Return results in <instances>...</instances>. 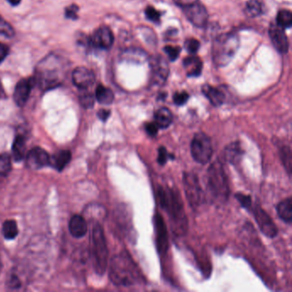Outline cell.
<instances>
[{
    "instance_id": "1",
    "label": "cell",
    "mask_w": 292,
    "mask_h": 292,
    "mask_svg": "<svg viewBox=\"0 0 292 292\" xmlns=\"http://www.w3.org/2000/svg\"><path fill=\"white\" fill-rule=\"evenodd\" d=\"M158 199L161 207L171 218V228L177 236H183L188 230V220L184 212L181 197L177 189L171 188L158 189Z\"/></svg>"
},
{
    "instance_id": "35",
    "label": "cell",
    "mask_w": 292,
    "mask_h": 292,
    "mask_svg": "<svg viewBox=\"0 0 292 292\" xmlns=\"http://www.w3.org/2000/svg\"><path fill=\"white\" fill-rule=\"evenodd\" d=\"M236 199L240 202L241 206L244 207L247 210H251L252 208V200L249 196L243 194V193H238L235 196Z\"/></svg>"
},
{
    "instance_id": "25",
    "label": "cell",
    "mask_w": 292,
    "mask_h": 292,
    "mask_svg": "<svg viewBox=\"0 0 292 292\" xmlns=\"http://www.w3.org/2000/svg\"><path fill=\"white\" fill-rule=\"evenodd\" d=\"M26 138L24 135H17L15 138L12 146V153H13L14 160L18 162L24 160L26 153Z\"/></svg>"
},
{
    "instance_id": "31",
    "label": "cell",
    "mask_w": 292,
    "mask_h": 292,
    "mask_svg": "<svg viewBox=\"0 0 292 292\" xmlns=\"http://www.w3.org/2000/svg\"><path fill=\"white\" fill-rule=\"evenodd\" d=\"M11 159L10 155L0 154V177H6L11 171Z\"/></svg>"
},
{
    "instance_id": "34",
    "label": "cell",
    "mask_w": 292,
    "mask_h": 292,
    "mask_svg": "<svg viewBox=\"0 0 292 292\" xmlns=\"http://www.w3.org/2000/svg\"><path fill=\"white\" fill-rule=\"evenodd\" d=\"M184 47L187 52H189L190 54H196L200 48V42L194 38H189L185 41Z\"/></svg>"
},
{
    "instance_id": "15",
    "label": "cell",
    "mask_w": 292,
    "mask_h": 292,
    "mask_svg": "<svg viewBox=\"0 0 292 292\" xmlns=\"http://www.w3.org/2000/svg\"><path fill=\"white\" fill-rule=\"evenodd\" d=\"M34 83L35 80L34 78L22 79L19 81L14 91V101L17 106H24L26 104Z\"/></svg>"
},
{
    "instance_id": "27",
    "label": "cell",
    "mask_w": 292,
    "mask_h": 292,
    "mask_svg": "<svg viewBox=\"0 0 292 292\" xmlns=\"http://www.w3.org/2000/svg\"><path fill=\"white\" fill-rule=\"evenodd\" d=\"M3 235L6 239L12 240L18 235V228L15 220H6L3 224Z\"/></svg>"
},
{
    "instance_id": "2",
    "label": "cell",
    "mask_w": 292,
    "mask_h": 292,
    "mask_svg": "<svg viewBox=\"0 0 292 292\" xmlns=\"http://www.w3.org/2000/svg\"><path fill=\"white\" fill-rule=\"evenodd\" d=\"M109 277L116 286H133L142 281L139 269L126 252H122L111 258Z\"/></svg>"
},
{
    "instance_id": "4",
    "label": "cell",
    "mask_w": 292,
    "mask_h": 292,
    "mask_svg": "<svg viewBox=\"0 0 292 292\" xmlns=\"http://www.w3.org/2000/svg\"><path fill=\"white\" fill-rule=\"evenodd\" d=\"M207 188L210 194L219 202H225L230 196V186L223 164L219 160L207 171Z\"/></svg>"
},
{
    "instance_id": "48",
    "label": "cell",
    "mask_w": 292,
    "mask_h": 292,
    "mask_svg": "<svg viewBox=\"0 0 292 292\" xmlns=\"http://www.w3.org/2000/svg\"><path fill=\"white\" fill-rule=\"evenodd\" d=\"M1 268H2V262H1V259H0V271H1Z\"/></svg>"
},
{
    "instance_id": "47",
    "label": "cell",
    "mask_w": 292,
    "mask_h": 292,
    "mask_svg": "<svg viewBox=\"0 0 292 292\" xmlns=\"http://www.w3.org/2000/svg\"><path fill=\"white\" fill-rule=\"evenodd\" d=\"M4 96H5V91H4L2 83H1V82H0V99L3 98Z\"/></svg>"
},
{
    "instance_id": "32",
    "label": "cell",
    "mask_w": 292,
    "mask_h": 292,
    "mask_svg": "<svg viewBox=\"0 0 292 292\" xmlns=\"http://www.w3.org/2000/svg\"><path fill=\"white\" fill-rule=\"evenodd\" d=\"M82 93H80L81 105L84 108H92L94 105V97L93 94L88 92V89H81Z\"/></svg>"
},
{
    "instance_id": "18",
    "label": "cell",
    "mask_w": 292,
    "mask_h": 292,
    "mask_svg": "<svg viewBox=\"0 0 292 292\" xmlns=\"http://www.w3.org/2000/svg\"><path fill=\"white\" fill-rule=\"evenodd\" d=\"M69 229L74 238H83L88 231V224L81 215H74L69 223Z\"/></svg>"
},
{
    "instance_id": "41",
    "label": "cell",
    "mask_w": 292,
    "mask_h": 292,
    "mask_svg": "<svg viewBox=\"0 0 292 292\" xmlns=\"http://www.w3.org/2000/svg\"><path fill=\"white\" fill-rule=\"evenodd\" d=\"M145 130L150 137H155L158 134L159 127L155 123H148L145 125Z\"/></svg>"
},
{
    "instance_id": "5",
    "label": "cell",
    "mask_w": 292,
    "mask_h": 292,
    "mask_svg": "<svg viewBox=\"0 0 292 292\" xmlns=\"http://www.w3.org/2000/svg\"><path fill=\"white\" fill-rule=\"evenodd\" d=\"M239 37L233 33L222 34L212 44V59L215 65L223 67L232 60L239 47Z\"/></svg>"
},
{
    "instance_id": "30",
    "label": "cell",
    "mask_w": 292,
    "mask_h": 292,
    "mask_svg": "<svg viewBox=\"0 0 292 292\" xmlns=\"http://www.w3.org/2000/svg\"><path fill=\"white\" fill-rule=\"evenodd\" d=\"M280 157L284 164V168L286 169L289 175L291 174V150L289 146H284L280 149Z\"/></svg>"
},
{
    "instance_id": "24",
    "label": "cell",
    "mask_w": 292,
    "mask_h": 292,
    "mask_svg": "<svg viewBox=\"0 0 292 292\" xmlns=\"http://www.w3.org/2000/svg\"><path fill=\"white\" fill-rule=\"evenodd\" d=\"M71 161V153L69 150L60 151L52 157V161L50 163H52V166L59 171H61L65 168V166L70 163Z\"/></svg>"
},
{
    "instance_id": "39",
    "label": "cell",
    "mask_w": 292,
    "mask_h": 292,
    "mask_svg": "<svg viewBox=\"0 0 292 292\" xmlns=\"http://www.w3.org/2000/svg\"><path fill=\"white\" fill-rule=\"evenodd\" d=\"M189 98V93L185 91H183L180 93H176L173 95L174 103L176 104L177 106H183L186 103Z\"/></svg>"
},
{
    "instance_id": "8",
    "label": "cell",
    "mask_w": 292,
    "mask_h": 292,
    "mask_svg": "<svg viewBox=\"0 0 292 292\" xmlns=\"http://www.w3.org/2000/svg\"><path fill=\"white\" fill-rule=\"evenodd\" d=\"M183 182L187 200L191 207L196 209L203 204L205 200L198 177L192 172H184Z\"/></svg>"
},
{
    "instance_id": "28",
    "label": "cell",
    "mask_w": 292,
    "mask_h": 292,
    "mask_svg": "<svg viewBox=\"0 0 292 292\" xmlns=\"http://www.w3.org/2000/svg\"><path fill=\"white\" fill-rule=\"evenodd\" d=\"M277 25L282 29H289L292 25V15L288 10H281L277 15Z\"/></svg>"
},
{
    "instance_id": "29",
    "label": "cell",
    "mask_w": 292,
    "mask_h": 292,
    "mask_svg": "<svg viewBox=\"0 0 292 292\" xmlns=\"http://www.w3.org/2000/svg\"><path fill=\"white\" fill-rule=\"evenodd\" d=\"M245 12L250 17H256L262 13V7L258 0H249L246 4Z\"/></svg>"
},
{
    "instance_id": "43",
    "label": "cell",
    "mask_w": 292,
    "mask_h": 292,
    "mask_svg": "<svg viewBox=\"0 0 292 292\" xmlns=\"http://www.w3.org/2000/svg\"><path fill=\"white\" fill-rule=\"evenodd\" d=\"M199 0H174V3L176 4L177 6H179L180 8H184L186 6L192 5V4L196 3Z\"/></svg>"
},
{
    "instance_id": "14",
    "label": "cell",
    "mask_w": 292,
    "mask_h": 292,
    "mask_svg": "<svg viewBox=\"0 0 292 292\" xmlns=\"http://www.w3.org/2000/svg\"><path fill=\"white\" fill-rule=\"evenodd\" d=\"M154 224L156 229V244L158 251L161 254L166 253L168 249V234L165 221L160 213H156L154 216Z\"/></svg>"
},
{
    "instance_id": "37",
    "label": "cell",
    "mask_w": 292,
    "mask_h": 292,
    "mask_svg": "<svg viewBox=\"0 0 292 292\" xmlns=\"http://www.w3.org/2000/svg\"><path fill=\"white\" fill-rule=\"evenodd\" d=\"M164 51L166 54L168 55L169 59L171 61H175L178 60L180 52H181V48L179 47H171V46H166L164 48Z\"/></svg>"
},
{
    "instance_id": "20",
    "label": "cell",
    "mask_w": 292,
    "mask_h": 292,
    "mask_svg": "<svg viewBox=\"0 0 292 292\" xmlns=\"http://www.w3.org/2000/svg\"><path fill=\"white\" fill-rule=\"evenodd\" d=\"M243 153L244 152L241 148L240 143L238 142H232L225 148L224 151V157L225 161H228L229 163L236 165L241 161Z\"/></svg>"
},
{
    "instance_id": "26",
    "label": "cell",
    "mask_w": 292,
    "mask_h": 292,
    "mask_svg": "<svg viewBox=\"0 0 292 292\" xmlns=\"http://www.w3.org/2000/svg\"><path fill=\"white\" fill-rule=\"evenodd\" d=\"M95 97L99 103L102 105H111L114 101L112 91L103 85H99L96 88Z\"/></svg>"
},
{
    "instance_id": "21",
    "label": "cell",
    "mask_w": 292,
    "mask_h": 292,
    "mask_svg": "<svg viewBox=\"0 0 292 292\" xmlns=\"http://www.w3.org/2000/svg\"><path fill=\"white\" fill-rule=\"evenodd\" d=\"M202 93L208 99L212 106H220L224 103L225 94L220 89L206 84L202 87Z\"/></svg>"
},
{
    "instance_id": "7",
    "label": "cell",
    "mask_w": 292,
    "mask_h": 292,
    "mask_svg": "<svg viewBox=\"0 0 292 292\" xmlns=\"http://www.w3.org/2000/svg\"><path fill=\"white\" fill-rule=\"evenodd\" d=\"M190 152L197 163L202 165L208 163L212 155L211 139L203 132L197 133L190 144Z\"/></svg>"
},
{
    "instance_id": "12",
    "label": "cell",
    "mask_w": 292,
    "mask_h": 292,
    "mask_svg": "<svg viewBox=\"0 0 292 292\" xmlns=\"http://www.w3.org/2000/svg\"><path fill=\"white\" fill-rule=\"evenodd\" d=\"M113 42V34L107 27H101L97 29L90 38L91 44L99 49H109L111 48Z\"/></svg>"
},
{
    "instance_id": "22",
    "label": "cell",
    "mask_w": 292,
    "mask_h": 292,
    "mask_svg": "<svg viewBox=\"0 0 292 292\" xmlns=\"http://www.w3.org/2000/svg\"><path fill=\"white\" fill-rule=\"evenodd\" d=\"M277 213L284 223L290 225L292 222L291 197L284 199L277 206Z\"/></svg>"
},
{
    "instance_id": "23",
    "label": "cell",
    "mask_w": 292,
    "mask_h": 292,
    "mask_svg": "<svg viewBox=\"0 0 292 292\" xmlns=\"http://www.w3.org/2000/svg\"><path fill=\"white\" fill-rule=\"evenodd\" d=\"M154 119L159 129H167L173 121V115L166 107H161L154 113Z\"/></svg>"
},
{
    "instance_id": "44",
    "label": "cell",
    "mask_w": 292,
    "mask_h": 292,
    "mask_svg": "<svg viewBox=\"0 0 292 292\" xmlns=\"http://www.w3.org/2000/svg\"><path fill=\"white\" fill-rule=\"evenodd\" d=\"M9 49L7 46L5 44H2L0 43V64L3 62L5 59L7 57L8 55Z\"/></svg>"
},
{
    "instance_id": "36",
    "label": "cell",
    "mask_w": 292,
    "mask_h": 292,
    "mask_svg": "<svg viewBox=\"0 0 292 292\" xmlns=\"http://www.w3.org/2000/svg\"><path fill=\"white\" fill-rule=\"evenodd\" d=\"M145 14H146L147 18L149 19L153 23H159V22L161 21V12L152 7V6H148L147 7L146 11H145Z\"/></svg>"
},
{
    "instance_id": "42",
    "label": "cell",
    "mask_w": 292,
    "mask_h": 292,
    "mask_svg": "<svg viewBox=\"0 0 292 292\" xmlns=\"http://www.w3.org/2000/svg\"><path fill=\"white\" fill-rule=\"evenodd\" d=\"M8 286L11 287V289H17L21 286V282L19 280L18 278L13 274L11 275L8 279Z\"/></svg>"
},
{
    "instance_id": "11",
    "label": "cell",
    "mask_w": 292,
    "mask_h": 292,
    "mask_svg": "<svg viewBox=\"0 0 292 292\" xmlns=\"http://www.w3.org/2000/svg\"><path fill=\"white\" fill-rule=\"evenodd\" d=\"M27 166L33 170H39L50 164L49 154L43 148H32L27 154Z\"/></svg>"
},
{
    "instance_id": "40",
    "label": "cell",
    "mask_w": 292,
    "mask_h": 292,
    "mask_svg": "<svg viewBox=\"0 0 292 292\" xmlns=\"http://www.w3.org/2000/svg\"><path fill=\"white\" fill-rule=\"evenodd\" d=\"M79 11L77 6L75 5H71V6H68L66 10H65V16L68 18L72 19V20H76L78 18L77 12Z\"/></svg>"
},
{
    "instance_id": "46",
    "label": "cell",
    "mask_w": 292,
    "mask_h": 292,
    "mask_svg": "<svg viewBox=\"0 0 292 292\" xmlns=\"http://www.w3.org/2000/svg\"><path fill=\"white\" fill-rule=\"evenodd\" d=\"M21 1L22 0H8L9 3L13 6H18L19 4L21 3Z\"/></svg>"
},
{
    "instance_id": "3",
    "label": "cell",
    "mask_w": 292,
    "mask_h": 292,
    "mask_svg": "<svg viewBox=\"0 0 292 292\" xmlns=\"http://www.w3.org/2000/svg\"><path fill=\"white\" fill-rule=\"evenodd\" d=\"M66 66L62 57L49 55L42 60L36 69L35 83H39L42 89L47 90L56 88L65 78Z\"/></svg>"
},
{
    "instance_id": "9",
    "label": "cell",
    "mask_w": 292,
    "mask_h": 292,
    "mask_svg": "<svg viewBox=\"0 0 292 292\" xmlns=\"http://www.w3.org/2000/svg\"><path fill=\"white\" fill-rule=\"evenodd\" d=\"M252 212L260 230L264 235L269 238H275L278 235V228L274 224V220H271L260 205L256 204L254 208H252Z\"/></svg>"
},
{
    "instance_id": "6",
    "label": "cell",
    "mask_w": 292,
    "mask_h": 292,
    "mask_svg": "<svg viewBox=\"0 0 292 292\" xmlns=\"http://www.w3.org/2000/svg\"><path fill=\"white\" fill-rule=\"evenodd\" d=\"M91 243L93 267L97 274L102 275L105 274L108 263V248L103 228L99 223L93 225Z\"/></svg>"
},
{
    "instance_id": "17",
    "label": "cell",
    "mask_w": 292,
    "mask_h": 292,
    "mask_svg": "<svg viewBox=\"0 0 292 292\" xmlns=\"http://www.w3.org/2000/svg\"><path fill=\"white\" fill-rule=\"evenodd\" d=\"M72 81L80 89H88L95 81L94 74L85 67H77L72 73Z\"/></svg>"
},
{
    "instance_id": "38",
    "label": "cell",
    "mask_w": 292,
    "mask_h": 292,
    "mask_svg": "<svg viewBox=\"0 0 292 292\" xmlns=\"http://www.w3.org/2000/svg\"><path fill=\"white\" fill-rule=\"evenodd\" d=\"M170 158L173 159L174 156L170 155L167 150H166V148L161 147L160 149H159V155L158 159H157L158 163L160 164L161 166H164V165H166V162H167V161H168Z\"/></svg>"
},
{
    "instance_id": "10",
    "label": "cell",
    "mask_w": 292,
    "mask_h": 292,
    "mask_svg": "<svg viewBox=\"0 0 292 292\" xmlns=\"http://www.w3.org/2000/svg\"><path fill=\"white\" fill-rule=\"evenodd\" d=\"M187 18L194 26L203 28L208 21V14L207 10L199 1L182 8Z\"/></svg>"
},
{
    "instance_id": "16",
    "label": "cell",
    "mask_w": 292,
    "mask_h": 292,
    "mask_svg": "<svg viewBox=\"0 0 292 292\" xmlns=\"http://www.w3.org/2000/svg\"><path fill=\"white\" fill-rule=\"evenodd\" d=\"M150 65L153 82L159 84L163 83L169 74L168 64L166 60L161 56H156L151 60Z\"/></svg>"
},
{
    "instance_id": "33",
    "label": "cell",
    "mask_w": 292,
    "mask_h": 292,
    "mask_svg": "<svg viewBox=\"0 0 292 292\" xmlns=\"http://www.w3.org/2000/svg\"><path fill=\"white\" fill-rule=\"evenodd\" d=\"M0 34L6 37H13L15 34L13 28L5 19L0 16Z\"/></svg>"
},
{
    "instance_id": "19",
    "label": "cell",
    "mask_w": 292,
    "mask_h": 292,
    "mask_svg": "<svg viewBox=\"0 0 292 292\" xmlns=\"http://www.w3.org/2000/svg\"><path fill=\"white\" fill-rule=\"evenodd\" d=\"M202 61L197 56H189L184 60V67L189 77L199 76L202 74Z\"/></svg>"
},
{
    "instance_id": "45",
    "label": "cell",
    "mask_w": 292,
    "mask_h": 292,
    "mask_svg": "<svg viewBox=\"0 0 292 292\" xmlns=\"http://www.w3.org/2000/svg\"><path fill=\"white\" fill-rule=\"evenodd\" d=\"M99 116V119L102 120L103 122H106L107 119H108L109 116L111 115V111L109 110H105V109H101L98 111V114H97Z\"/></svg>"
},
{
    "instance_id": "13",
    "label": "cell",
    "mask_w": 292,
    "mask_h": 292,
    "mask_svg": "<svg viewBox=\"0 0 292 292\" xmlns=\"http://www.w3.org/2000/svg\"><path fill=\"white\" fill-rule=\"evenodd\" d=\"M269 35L271 38V42L274 47L280 53H287L289 50V42L286 34L284 33V29L281 27L275 24H271L269 29Z\"/></svg>"
}]
</instances>
